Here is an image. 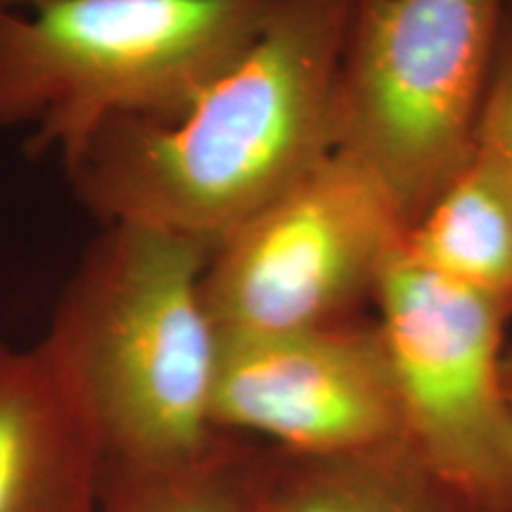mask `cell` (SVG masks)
<instances>
[{
    "label": "cell",
    "instance_id": "obj_1",
    "mask_svg": "<svg viewBox=\"0 0 512 512\" xmlns=\"http://www.w3.org/2000/svg\"><path fill=\"white\" fill-rule=\"evenodd\" d=\"M349 0H278L264 29L174 119H117L64 162L100 226L214 249L335 150Z\"/></svg>",
    "mask_w": 512,
    "mask_h": 512
},
{
    "label": "cell",
    "instance_id": "obj_2",
    "mask_svg": "<svg viewBox=\"0 0 512 512\" xmlns=\"http://www.w3.org/2000/svg\"><path fill=\"white\" fill-rule=\"evenodd\" d=\"M211 247L112 223L76 264L43 349L98 434L107 465L200 456L214 425L221 332L204 304Z\"/></svg>",
    "mask_w": 512,
    "mask_h": 512
},
{
    "label": "cell",
    "instance_id": "obj_3",
    "mask_svg": "<svg viewBox=\"0 0 512 512\" xmlns=\"http://www.w3.org/2000/svg\"><path fill=\"white\" fill-rule=\"evenodd\" d=\"M278 0H31L0 8V128L69 162L117 119H174Z\"/></svg>",
    "mask_w": 512,
    "mask_h": 512
},
{
    "label": "cell",
    "instance_id": "obj_4",
    "mask_svg": "<svg viewBox=\"0 0 512 512\" xmlns=\"http://www.w3.org/2000/svg\"><path fill=\"white\" fill-rule=\"evenodd\" d=\"M510 0H349L335 150L387 192L406 228L470 152Z\"/></svg>",
    "mask_w": 512,
    "mask_h": 512
},
{
    "label": "cell",
    "instance_id": "obj_5",
    "mask_svg": "<svg viewBox=\"0 0 512 512\" xmlns=\"http://www.w3.org/2000/svg\"><path fill=\"white\" fill-rule=\"evenodd\" d=\"M401 441L432 475L491 512H512L505 325L512 304L448 283L399 249L375 299Z\"/></svg>",
    "mask_w": 512,
    "mask_h": 512
},
{
    "label": "cell",
    "instance_id": "obj_6",
    "mask_svg": "<svg viewBox=\"0 0 512 512\" xmlns=\"http://www.w3.org/2000/svg\"><path fill=\"white\" fill-rule=\"evenodd\" d=\"M406 223L380 183L332 150L211 249L202 297L221 335H275L363 318Z\"/></svg>",
    "mask_w": 512,
    "mask_h": 512
},
{
    "label": "cell",
    "instance_id": "obj_7",
    "mask_svg": "<svg viewBox=\"0 0 512 512\" xmlns=\"http://www.w3.org/2000/svg\"><path fill=\"white\" fill-rule=\"evenodd\" d=\"M214 425L302 458H344L399 444V401L375 318L275 335H221Z\"/></svg>",
    "mask_w": 512,
    "mask_h": 512
},
{
    "label": "cell",
    "instance_id": "obj_8",
    "mask_svg": "<svg viewBox=\"0 0 512 512\" xmlns=\"http://www.w3.org/2000/svg\"><path fill=\"white\" fill-rule=\"evenodd\" d=\"M107 456L38 342L0 344V512H102Z\"/></svg>",
    "mask_w": 512,
    "mask_h": 512
},
{
    "label": "cell",
    "instance_id": "obj_9",
    "mask_svg": "<svg viewBox=\"0 0 512 512\" xmlns=\"http://www.w3.org/2000/svg\"><path fill=\"white\" fill-rule=\"evenodd\" d=\"M259 512H491L432 475L406 444L344 458L259 453Z\"/></svg>",
    "mask_w": 512,
    "mask_h": 512
},
{
    "label": "cell",
    "instance_id": "obj_10",
    "mask_svg": "<svg viewBox=\"0 0 512 512\" xmlns=\"http://www.w3.org/2000/svg\"><path fill=\"white\" fill-rule=\"evenodd\" d=\"M401 252L448 283L512 304V197L501 166L479 140L406 228Z\"/></svg>",
    "mask_w": 512,
    "mask_h": 512
},
{
    "label": "cell",
    "instance_id": "obj_11",
    "mask_svg": "<svg viewBox=\"0 0 512 512\" xmlns=\"http://www.w3.org/2000/svg\"><path fill=\"white\" fill-rule=\"evenodd\" d=\"M259 453L221 434L178 463L107 465L102 512H259Z\"/></svg>",
    "mask_w": 512,
    "mask_h": 512
},
{
    "label": "cell",
    "instance_id": "obj_12",
    "mask_svg": "<svg viewBox=\"0 0 512 512\" xmlns=\"http://www.w3.org/2000/svg\"><path fill=\"white\" fill-rule=\"evenodd\" d=\"M477 140L501 166L512 197V0L505 10L494 76H491Z\"/></svg>",
    "mask_w": 512,
    "mask_h": 512
},
{
    "label": "cell",
    "instance_id": "obj_13",
    "mask_svg": "<svg viewBox=\"0 0 512 512\" xmlns=\"http://www.w3.org/2000/svg\"><path fill=\"white\" fill-rule=\"evenodd\" d=\"M505 389H508L510 420H512V356H505Z\"/></svg>",
    "mask_w": 512,
    "mask_h": 512
},
{
    "label": "cell",
    "instance_id": "obj_14",
    "mask_svg": "<svg viewBox=\"0 0 512 512\" xmlns=\"http://www.w3.org/2000/svg\"><path fill=\"white\" fill-rule=\"evenodd\" d=\"M27 3H31V0H0V8H22Z\"/></svg>",
    "mask_w": 512,
    "mask_h": 512
}]
</instances>
